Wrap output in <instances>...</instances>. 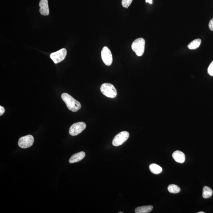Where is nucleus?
Listing matches in <instances>:
<instances>
[{
	"mask_svg": "<svg viewBox=\"0 0 213 213\" xmlns=\"http://www.w3.org/2000/svg\"><path fill=\"white\" fill-rule=\"evenodd\" d=\"M4 112H5V109L1 106H0V116L3 115Z\"/></svg>",
	"mask_w": 213,
	"mask_h": 213,
	"instance_id": "nucleus-20",
	"label": "nucleus"
},
{
	"mask_svg": "<svg viewBox=\"0 0 213 213\" xmlns=\"http://www.w3.org/2000/svg\"><path fill=\"white\" fill-rule=\"evenodd\" d=\"M145 42L144 39L139 38L136 39L131 45L133 51L139 57L141 56L144 53Z\"/></svg>",
	"mask_w": 213,
	"mask_h": 213,
	"instance_id": "nucleus-3",
	"label": "nucleus"
},
{
	"mask_svg": "<svg viewBox=\"0 0 213 213\" xmlns=\"http://www.w3.org/2000/svg\"><path fill=\"white\" fill-rule=\"evenodd\" d=\"M208 74L211 76H213V61L210 64L208 68Z\"/></svg>",
	"mask_w": 213,
	"mask_h": 213,
	"instance_id": "nucleus-18",
	"label": "nucleus"
},
{
	"mask_svg": "<svg viewBox=\"0 0 213 213\" xmlns=\"http://www.w3.org/2000/svg\"><path fill=\"white\" fill-rule=\"evenodd\" d=\"M146 3H149L150 4L153 3V0H145Z\"/></svg>",
	"mask_w": 213,
	"mask_h": 213,
	"instance_id": "nucleus-21",
	"label": "nucleus"
},
{
	"mask_svg": "<svg viewBox=\"0 0 213 213\" xmlns=\"http://www.w3.org/2000/svg\"><path fill=\"white\" fill-rule=\"evenodd\" d=\"M132 1L133 0H122V5L124 7L128 8L130 5Z\"/></svg>",
	"mask_w": 213,
	"mask_h": 213,
	"instance_id": "nucleus-17",
	"label": "nucleus"
},
{
	"mask_svg": "<svg viewBox=\"0 0 213 213\" xmlns=\"http://www.w3.org/2000/svg\"><path fill=\"white\" fill-rule=\"evenodd\" d=\"M153 209L152 205L138 207L135 208V212L136 213H149Z\"/></svg>",
	"mask_w": 213,
	"mask_h": 213,
	"instance_id": "nucleus-12",
	"label": "nucleus"
},
{
	"mask_svg": "<svg viewBox=\"0 0 213 213\" xmlns=\"http://www.w3.org/2000/svg\"><path fill=\"white\" fill-rule=\"evenodd\" d=\"M197 213H205V212H203V211H200V212H197Z\"/></svg>",
	"mask_w": 213,
	"mask_h": 213,
	"instance_id": "nucleus-22",
	"label": "nucleus"
},
{
	"mask_svg": "<svg viewBox=\"0 0 213 213\" xmlns=\"http://www.w3.org/2000/svg\"><path fill=\"white\" fill-rule=\"evenodd\" d=\"M129 133L126 131H122L116 135L113 139L112 144L113 146H118L121 145L129 138Z\"/></svg>",
	"mask_w": 213,
	"mask_h": 213,
	"instance_id": "nucleus-4",
	"label": "nucleus"
},
{
	"mask_svg": "<svg viewBox=\"0 0 213 213\" xmlns=\"http://www.w3.org/2000/svg\"><path fill=\"white\" fill-rule=\"evenodd\" d=\"M168 190L170 193H178L180 192V188L175 184H170L168 187Z\"/></svg>",
	"mask_w": 213,
	"mask_h": 213,
	"instance_id": "nucleus-16",
	"label": "nucleus"
},
{
	"mask_svg": "<svg viewBox=\"0 0 213 213\" xmlns=\"http://www.w3.org/2000/svg\"><path fill=\"white\" fill-rule=\"evenodd\" d=\"M62 99L68 109L72 111L77 112L81 108V104L78 101L67 93H63L61 95Z\"/></svg>",
	"mask_w": 213,
	"mask_h": 213,
	"instance_id": "nucleus-1",
	"label": "nucleus"
},
{
	"mask_svg": "<svg viewBox=\"0 0 213 213\" xmlns=\"http://www.w3.org/2000/svg\"><path fill=\"white\" fill-rule=\"evenodd\" d=\"M100 90L103 94L108 98L113 99L117 96V90L112 84L109 83L103 84L101 86Z\"/></svg>",
	"mask_w": 213,
	"mask_h": 213,
	"instance_id": "nucleus-2",
	"label": "nucleus"
},
{
	"mask_svg": "<svg viewBox=\"0 0 213 213\" xmlns=\"http://www.w3.org/2000/svg\"><path fill=\"white\" fill-rule=\"evenodd\" d=\"M209 28L210 30L213 31V18L211 19L209 23Z\"/></svg>",
	"mask_w": 213,
	"mask_h": 213,
	"instance_id": "nucleus-19",
	"label": "nucleus"
},
{
	"mask_svg": "<svg viewBox=\"0 0 213 213\" xmlns=\"http://www.w3.org/2000/svg\"><path fill=\"white\" fill-rule=\"evenodd\" d=\"M213 194V191L211 188L208 186H205L202 191V197L204 199H208Z\"/></svg>",
	"mask_w": 213,
	"mask_h": 213,
	"instance_id": "nucleus-14",
	"label": "nucleus"
},
{
	"mask_svg": "<svg viewBox=\"0 0 213 213\" xmlns=\"http://www.w3.org/2000/svg\"><path fill=\"white\" fill-rule=\"evenodd\" d=\"M86 124L84 122H78L73 124L69 129V134L72 136H76L80 134L85 129Z\"/></svg>",
	"mask_w": 213,
	"mask_h": 213,
	"instance_id": "nucleus-6",
	"label": "nucleus"
},
{
	"mask_svg": "<svg viewBox=\"0 0 213 213\" xmlns=\"http://www.w3.org/2000/svg\"><path fill=\"white\" fill-rule=\"evenodd\" d=\"M101 57L104 64L108 66L111 65L113 62V56L111 51L107 47L103 48Z\"/></svg>",
	"mask_w": 213,
	"mask_h": 213,
	"instance_id": "nucleus-8",
	"label": "nucleus"
},
{
	"mask_svg": "<svg viewBox=\"0 0 213 213\" xmlns=\"http://www.w3.org/2000/svg\"><path fill=\"white\" fill-rule=\"evenodd\" d=\"M39 7H40V12L43 16H48L49 15V8L48 6V0H40Z\"/></svg>",
	"mask_w": 213,
	"mask_h": 213,
	"instance_id": "nucleus-9",
	"label": "nucleus"
},
{
	"mask_svg": "<svg viewBox=\"0 0 213 213\" xmlns=\"http://www.w3.org/2000/svg\"><path fill=\"white\" fill-rule=\"evenodd\" d=\"M85 156V153L84 152H81L74 154L69 159V162L71 164L79 162L83 160Z\"/></svg>",
	"mask_w": 213,
	"mask_h": 213,
	"instance_id": "nucleus-11",
	"label": "nucleus"
},
{
	"mask_svg": "<svg viewBox=\"0 0 213 213\" xmlns=\"http://www.w3.org/2000/svg\"><path fill=\"white\" fill-rule=\"evenodd\" d=\"M34 142V138L33 136L27 135L19 139L18 145L22 149H27L32 146Z\"/></svg>",
	"mask_w": 213,
	"mask_h": 213,
	"instance_id": "nucleus-7",
	"label": "nucleus"
},
{
	"mask_svg": "<svg viewBox=\"0 0 213 213\" xmlns=\"http://www.w3.org/2000/svg\"><path fill=\"white\" fill-rule=\"evenodd\" d=\"M119 213H123V212H119Z\"/></svg>",
	"mask_w": 213,
	"mask_h": 213,
	"instance_id": "nucleus-23",
	"label": "nucleus"
},
{
	"mask_svg": "<svg viewBox=\"0 0 213 213\" xmlns=\"http://www.w3.org/2000/svg\"><path fill=\"white\" fill-rule=\"evenodd\" d=\"M173 158L176 162L180 163V164H183L185 161V155L183 152L179 150H176L173 152Z\"/></svg>",
	"mask_w": 213,
	"mask_h": 213,
	"instance_id": "nucleus-10",
	"label": "nucleus"
},
{
	"mask_svg": "<svg viewBox=\"0 0 213 213\" xmlns=\"http://www.w3.org/2000/svg\"><path fill=\"white\" fill-rule=\"evenodd\" d=\"M150 171L154 174L158 175L161 173L162 171V168L158 165L153 164L149 166Z\"/></svg>",
	"mask_w": 213,
	"mask_h": 213,
	"instance_id": "nucleus-13",
	"label": "nucleus"
},
{
	"mask_svg": "<svg viewBox=\"0 0 213 213\" xmlns=\"http://www.w3.org/2000/svg\"><path fill=\"white\" fill-rule=\"evenodd\" d=\"M201 43L200 39H196L189 44L188 48L190 49H195L198 48Z\"/></svg>",
	"mask_w": 213,
	"mask_h": 213,
	"instance_id": "nucleus-15",
	"label": "nucleus"
},
{
	"mask_svg": "<svg viewBox=\"0 0 213 213\" xmlns=\"http://www.w3.org/2000/svg\"><path fill=\"white\" fill-rule=\"evenodd\" d=\"M67 53L66 49L63 48L56 52L52 53L50 57L55 64H58L64 59L67 55Z\"/></svg>",
	"mask_w": 213,
	"mask_h": 213,
	"instance_id": "nucleus-5",
	"label": "nucleus"
}]
</instances>
